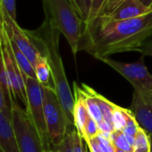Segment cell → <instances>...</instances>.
Returning <instances> with one entry per match:
<instances>
[{"label":"cell","instance_id":"cell-1","mask_svg":"<svg viewBox=\"0 0 152 152\" xmlns=\"http://www.w3.org/2000/svg\"><path fill=\"white\" fill-rule=\"evenodd\" d=\"M152 36V10L137 18L115 21L101 15L83 24L79 51L97 59L137 51Z\"/></svg>","mask_w":152,"mask_h":152},{"label":"cell","instance_id":"cell-2","mask_svg":"<svg viewBox=\"0 0 152 152\" xmlns=\"http://www.w3.org/2000/svg\"><path fill=\"white\" fill-rule=\"evenodd\" d=\"M25 31L39 55L47 60L53 75L57 97L62 104L69 124L74 126V98L66 77L59 51V37L61 33L46 19L37 30H25Z\"/></svg>","mask_w":152,"mask_h":152},{"label":"cell","instance_id":"cell-3","mask_svg":"<svg viewBox=\"0 0 152 152\" xmlns=\"http://www.w3.org/2000/svg\"><path fill=\"white\" fill-rule=\"evenodd\" d=\"M41 2L45 19L64 35L75 56L79 51L83 29L79 14L70 0H41Z\"/></svg>","mask_w":152,"mask_h":152},{"label":"cell","instance_id":"cell-4","mask_svg":"<svg viewBox=\"0 0 152 152\" xmlns=\"http://www.w3.org/2000/svg\"><path fill=\"white\" fill-rule=\"evenodd\" d=\"M43 88L44 115L48 135L52 148L59 147L64 140L71 126L55 90Z\"/></svg>","mask_w":152,"mask_h":152},{"label":"cell","instance_id":"cell-5","mask_svg":"<svg viewBox=\"0 0 152 152\" xmlns=\"http://www.w3.org/2000/svg\"><path fill=\"white\" fill-rule=\"evenodd\" d=\"M26 94H27V107L26 112L33 124L41 142L46 150L52 148L50 144L44 115L43 102V88L40 83L33 78L23 74Z\"/></svg>","mask_w":152,"mask_h":152},{"label":"cell","instance_id":"cell-6","mask_svg":"<svg viewBox=\"0 0 152 152\" xmlns=\"http://www.w3.org/2000/svg\"><path fill=\"white\" fill-rule=\"evenodd\" d=\"M12 124L20 152H46L26 110L19 106L17 100H14L12 104Z\"/></svg>","mask_w":152,"mask_h":152},{"label":"cell","instance_id":"cell-7","mask_svg":"<svg viewBox=\"0 0 152 152\" xmlns=\"http://www.w3.org/2000/svg\"><path fill=\"white\" fill-rule=\"evenodd\" d=\"M124 77L133 87L134 91L146 96L152 94V74L148 71L143 57L135 63H124L103 57L99 59Z\"/></svg>","mask_w":152,"mask_h":152},{"label":"cell","instance_id":"cell-8","mask_svg":"<svg viewBox=\"0 0 152 152\" xmlns=\"http://www.w3.org/2000/svg\"><path fill=\"white\" fill-rule=\"evenodd\" d=\"M0 44H1L3 58L13 93L17 101L20 100L23 104V106L27 107V94L23 73L15 58L10 46L9 38L4 27L1 16H0Z\"/></svg>","mask_w":152,"mask_h":152},{"label":"cell","instance_id":"cell-9","mask_svg":"<svg viewBox=\"0 0 152 152\" xmlns=\"http://www.w3.org/2000/svg\"><path fill=\"white\" fill-rule=\"evenodd\" d=\"M0 16L9 38L17 45L34 67L41 56L31 41L25 30L22 29L17 22L13 20L2 7L0 9Z\"/></svg>","mask_w":152,"mask_h":152},{"label":"cell","instance_id":"cell-10","mask_svg":"<svg viewBox=\"0 0 152 152\" xmlns=\"http://www.w3.org/2000/svg\"><path fill=\"white\" fill-rule=\"evenodd\" d=\"M129 109L134 115L140 127L152 136V94L143 96L133 91Z\"/></svg>","mask_w":152,"mask_h":152},{"label":"cell","instance_id":"cell-11","mask_svg":"<svg viewBox=\"0 0 152 152\" xmlns=\"http://www.w3.org/2000/svg\"><path fill=\"white\" fill-rule=\"evenodd\" d=\"M152 8L144 6L140 0H124L112 13L104 15L112 20L120 21L133 19L149 13Z\"/></svg>","mask_w":152,"mask_h":152},{"label":"cell","instance_id":"cell-12","mask_svg":"<svg viewBox=\"0 0 152 152\" xmlns=\"http://www.w3.org/2000/svg\"><path fill=\"white\" fill-rule=\"evenodd\" d=\"M73 98H74V106H73V123L74 127L79 133V135L84 139V130L87 124L88 118L90 116L81 87L74 83H73Z\"/></svg>","mask_w":152,"mask_h":152},{"label":"cell","instance_id":"cell-13","mask_svg":"<svg viewBox=\"0 0 152 152\" xmlns=\"http://www.w3.org/2000/svg\"><path fill=\"white\" fill-rule=\"evenodd\" d=\"M0 151L20 152L12 121L0 112Z\"/></svg>","mask_w":152,"mask_h":152},{"label":"cell","instance_id":"cell-14","mask_svg":"<svg viewBox=\"0 0 152 152\" xmlns=\"http://www.w3.org/2000/svg\"><path fill=\"white\" fill-rule=\"evenodd\" d=\"M34 70L36 73V79L42 87L49 88L56 91L50 67L44 57H39V59L38 60L37 64L34 66Z\"/></svg>","mask_w":152,"mask_h":152},{"label":"cell","instance_id":"cell-15","mask_svg":"<svg viewBox=\"0 0 152 152\" xmlns=\"http://www.w3.org/2000/svg\"><path fill=\"white\" fill-rule=\"evenodd\" d=\"M81 86H82L81 91H82L90 116H91L97 123H99L103 119V116H102L99 106L97 102V99L94 96L95 90H93L92 88H91L90 86L84 83H83Z\"/></svg>","mask_w":152,"mask_h":152},{"label":"cell","instance_id":"cell-16","mask_svg":"<svg viewBox=\"0 0 152 152\" xmlns=\"http://www.w3.org/2000/svg\"><path fill=\"white\" fill-rule=\"evenodd\" d=\"M0 86L3 91L7 105L12 111V104L14 100H17L13 93L9 78H8V74L5 65L4 58H3V54H2V48H1V44H0Z\"/></svg>","mask_w":152,"mask_h":152},{"label":"cell","instance_id":"cell-17","mask_svg":"<svg viewBox=\"0 0 152 152\" xmlns=\"http://www.w3.org/2000/svg\"><path fill=\"white\" fill-rule=\"evenodd\" d=\"M8 38H9V36H8ZM9 42H10V46H11L12 51L14 53L15 58L18 65L20 66L21 70L23 71V73L24 75H26V76H29V77H31V78L36 79L35 70H34V67L31 64V63L29 61V59L26 57V56L22 52V50L17 47V45L10 38H9Z\"/></svg>","mask_w":152,"mask_h":152},{"label":"cell","instance_id":"cell-18","mask_svg":"<svg viewBox=\"0 0 152 152\" xmlns=\"http://www.w3.org/2000/svg\"><path fill=\"white\" fill-rule=\"evenodd\" d=\"M94 96H95L97 102L99 106L103 119L106 122H107L108 124H110L111 125H113V111H114V107H115V104L111 102L107 99H106L101 94L98 93L96 91H94ZM113 127H114V125H113Z\"/></svg>","mask_w":152,"mask_h":152},{"label":"cell","instance_id":"cell-19","mask_svg":"<svg viewBox=\"0 0 152 152\" xmlns=\"http://www.w3.org/2000/svg\"><path fill=\"white\" fill-rule=\"evenodd\" d=\"M132 111L128 108L121 107L117 105L115 106L113 111V125L115 131H122L127 123V119Z\"/></svg>","mask_w":152,"mask_h":152},{"label":"cell","instance_id":"cell-20","mask_svg":"<svg viewBox=\"0 0 152 152\" xmlns=\"http://www.w3.org/2000/svg\"><path fill=\"white\" fill-rule=\"evenodd\" d=\"M133 152H150L149 135L140 127L134 137Z\"/></svg>","mask_w":152,"mask_h":152},{"label":"cell","instance_id":"cell-21","mask_svg":"<svg viewBox=\"0 0 152 152\" xmlns=\"http://www.w3.org/2000/svg\"><path fill=\"white\" fill-rule=\"evenodd\" d=\"M110 140L115 148L126 152H133V146L130 143L127 136L122 131H114L111 133Z\"/></svg>","mask_w":152,"mask_h":152},{"label":"cell","instance_id":"cell-22","mask_svg":"<svg viewBox=\"0 0 152 152\" xmlns=\"http://www.w3.org/2000/svg\"><path fill=\"white\" fill-rule=\"evenodd\" d=\"M70 1L79 14L83 23H86L90 17L92 0H70Z\"/></svg>","mask_w":152,"mask_h":152},{"label":"cell","instance_id":"cell-23","mask_svg":"<svg viewBox=\"0 0 152 152\" xmlns=\"http://www.w3.org/2000/svg\"><path fill=\"white\" fill-rule=\"evenodd\" d=\"M107 0H92V4H91V14L89 20L86 23L93 21L94 19L103 15L106 5H107ZM85 24V23H83Z\"/></svg>","mask_w":152,"mask_h":152},{"label":"cell","instance_id":"cell-24","mask_svg":"<svg viewBox=\"0 0 152 152\" xmlns=\"http://www.w3.org/2000/svg\"><path fill=\"white\" fill-rule=\"evenodd\" d=\"M84 140L88 142L89 140L96 138L99 134V130L98 126V123L91 117L89 116L87 124L85 125V130H84Z\"/></svg>","mask_w":152,"mask_h":152},{"label":"cell","instance_id":"cell-25","mask_svg":"<svg viewBox=\"0 0 152 152\" xmlns=\"http://www.w3.org/2000/svg\"><path fill=\"white\" fill-rule=\"evenodd\" d=\"M140 128V125L134 116V115L132 113H131V115H129L128 119H127V123L125 124V126L123 128L122 132L126 135V136H130V137H135L138 130Z\"/></svg>","mask_w":152,"mask_h":152},{"label":"cell","instance_id":"cell-26","mask_svg":"<svg viewBox=\"0 0 152 152\" xmlns=\"http://www.w3.org/2000/svg\"><path fill=\"white\" fill-rule=\"evenodd\" d=\"M75 129V127L73 128H70L68 129L66 137L64 139V140L63 141V143L57 147L62 152H73V148H72V132Z\"/></svg>","mask_w":152,"mask_h":152},{"label":"cell","instance_id":"cell-27","mask_svg":"<svg viewBox=\"0 0 152 152\" xmlns=\"http://www.w3.org/2000/svg\"><path fill=\"white\" fill-rule=\"evenodd\" d=\"M1 7L7 12V14L15 21H16V7L15 0H2Z\"/></svg>","mask_w":152,"mask_h":152},{"label":"cell","instance_id":"cell-28","mask_svg":"<svg viewBox=\"0 0 152 152\" xmlns=\"http://www.w3.org/2000/svg\"><path fill=\"white\" fill-rule=\"evenodd\" d=\"M0 112H2L7 118H9L12 121V111L7 105L6 99L3 91L1 89V86H0Z\"/></svg>","mask_w":152,"mask_h":152},{"label":"cell","instance_id":"cell-29","mask_svg":"<svg viewBox=\"0 0 152 152\" xmlns=\"http://www.w3.org/2000/svg\"><path fill=\"white\" fill-rule=\"evenodd\" d=\"M136 52L140 53L143 56H152V36L148 39L140 48H138V50Z\"/></svg>","mask_w":152,"mask_h":152},{"label":"cell","instance_id":"cell-30","mask_svg":"<svg viewBox=\"0 0 152 152\" xmlns=\"http://www.w3.org/2000/svg\"><path fill=\"white\" fill-rule=\"evenodd\" d=\"M89 146L90 148V152H105V150L103 149V148L101 147L98 138H94L91 140H89L88 142H86Z\"/></svg>","mask_w":152,"mask_h":152},{"label":"cell","instance_id":"cell-31","mask_svg":"<svg viewBox=\"0 0 152 152\" xmlns=\"http://www.w3.org/2000/svg\"><path fill=\"white\" fill-rule=\"evenodd\" d=\"M123 1H124V0H107L103 15H109L110 13H112Z\"/></svg>","mask_w":152,"mask_h":152},{"label":"cell","instance_id":"cell-32","mask_svg":"<svg viewBox=\"0 0 152 152\" xmlns=\"http://www.w3.org/2000/svg\"><path fill=\"white\" fill-rule=\"evenodd\" d=\"M140 1L146 7H150L151 8V5H152V0H140Z\"/></svg>","mask_w":152,"mask_h":152},{"label":"cell","instance_id":"cell-33","mask_svg":"<svg viewBox=\"0 0 152 152\" xmlns=\"http://www.w3.org/2000/svg\"><path fill=\"white\" fill-rule=\"evenodd\" d=\"M46 152H62L58 148H52L48 150H46Z\"/></svg>","mask_w":152,"mask_h":152},{"label":"cell","instance_id":"cell-34","mask_svg":"<svg viewBox=\"0 0 152 152\" xmlns=\"http://www.w3.org/2000/svg\"><path fill=\"white\" fill-rule=\"evenodd\" d=\"M149 140H150V152H152V136H149Z\"/></svg>","mask_w":152,"mask_h":152},{"label":"cell","instance_id":"cell-35","mask_svg":"<svg viewBox=\"0 0 152 152\" xmlns=\"http://www.w3.org/2000/svg\"><path fill=\"white\" fill-rule=\"evenodd\" d=\"M115 152H126V151H124V150H121V149H118L115 148Z\"/></svg>","mask_w":152,"mask_h":152},{"label":"cell","instance_id":"cell-36","mask_svg":"<svg viewBox=\"0 0 152 152\" xmlns=\"http://www.w3.org/2000/svg\"><path fill=\"white\" fill-rule=\"evenodd\" d=\"M1 6H2V0H0V9H1Z\"/></svg>","mask_w":152,"mask_h":152},{"label":"cell","instance_id":"cell-37","mask_svg":"<svg viewBox=\"0 0 152 152\" xmlns=\"http://www.w3.org/2000/svg\"><path fill=\"white\" fill-rule=\"evenodd\" d=\"M151 8H152V5H151Z\"/></svg>","mask_w":152,"mask_h":152}]
</instances>
